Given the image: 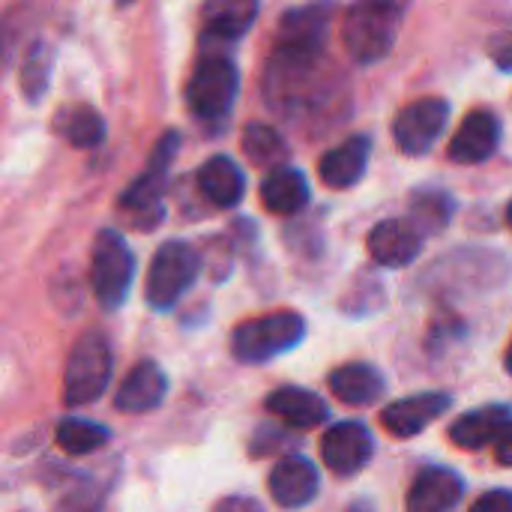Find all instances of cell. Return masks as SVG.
<instances>
[{
    "label": "cell",
    "instance_id": "18",
    "mask_svg": "<svg viewBox=\"0 0 512 512\" xmlns=\"http://www.w3.org/2000/svg\"><path fill=\"white\" fill-rule=\"evenodd\" d=\"M330 6H303L291 9L282 24H279V48L291 51H306V54H321L327 42V27H330Z\"/></svg>",
    "mask_w": 512,
    "mask_h": 512
},
{
    "label": "cell",
    "instance_id": "3",
    "mask_svg": "<svg viewBox=\"0 0 512 512\" xmlns=\"http://www.w3.org/2000/svg\"><path fill=\"white\" fill-rule=\"evenodd\" d=\"M111 348L99 333H87L69 351L63 369V402L69 408H81L96 402L111 381Z\"/></svg>",
    "mask_w": 512,
    "mask_h": 512
},
{
    "label": "cell",
    "instance_id": "13",
    "mask_svg": "<svg viewBox=\"0 0 512 512\" xmlns=\"http://www.w3.org/2000/svg\"><path fill=\"white\" fill-rule=\"evenodd\" d=\"M318 471L303 456H288L270 471V498L285 510H300L318 495Z\"/></svg>",
    "mask_w": 512,
    "mask_h": 512
},
{
    "label": "cell",
    "instance_id": "34",
    "mask_svg": "<svg viewBox=\"0 0 512 512\" xmlns=\"http://www.w3.org/2000/svg\"><path fill=\"white\" fill-rule=\"evenodd\" d=\"M3 51H6V39H3V30H0V60H3Z\"/></svg>",
    "mask_w": 512,
    "mask_h": 512
},
{
    "label": "cell",
    "instance_id": "6",
    "mask_svg": "<svg viewBox=\"0 0 512 512\" xmlns=\"http://www.w3.org/2000/svg\"><path fill=\"white\" fill-rule=\"evenodd\" d=\"M198 270H201V258L189 243L180 240L165 243L153 255L147 270V300L156 309L174 306L186 294V288L198 279Z\"/></svg>",
    "mask_w": 512,
    "mask_h": 512
},
{
    "label": "cell",
    "instance_id": "32",
    "mask_svg": "<svg viewBox=\"0 0 512 512\" xmlns=\"http://www.w3.org/2000/svg\"><path fill=\"white\" fill-rule=\"evenodd\" d=\"M495 447H498V462L501 465H512V426L504 432V438Z\"/></svg>",
    "mask_w": 512,
    "mask_h": 512
},
{
    "label": "cell",
    "instance_id": "21",
    "mask_svg": "<svg viewBox=\"0 0 512 512\" xmlns=\"http://www.w3.org/2000/svg\"><path fill=\"white\" fill-rule=\"evenodd\" d=\"M258 6L249 0H216L204 6V42H234L255 21Z\"/></svg>",
    "mask_w": 512,
    "mask_h": 512
},
{
    "label": "cell",
    "instance_id": "25",
    "mask_svg": "<svg viewBox=\"0 0 512 512\" xmlns=\"http://www.w3.org/2000/svg\"><path fill=\"white\" fill-rule=\"evenodd\" d=\"M450 213L453 201L444 192H417L411 198V228L420 237L444 231L450 225Z\"/></svg>",
    "mask_w": 512,
    "mask_h": 512
},
{
    "label": "cell",
    "instance_id": "16",
    "mask_svg": "<svg viewBox=\"0 0 512 512\" xmlns=\"http://www.w3.org/2000/svg\"><path fill=\"white\" fill-rule=\"evenodd\" d=\"M165 393H168L165 372L156 363L144 360L123 378V384L114 396V408L123 414H147L165 399Z\"/></svg>",
    "mask_w": 512,
    "mask_h": 512
},
{
    "label": "cell",
    "instance_id": "10",
    "mask_svg": "<svg viewBox=\"0 0 512 512\" xmlns=\"http://www.w3.org/2000/svg\"><path fill=\"white\" fill-rule=\"evenodd\" d=\"M498 141H501V120L492 111L477 108L462 120V126L450 138L447 156L450 162L459 165H480L498 150Z\"/></svg>",
    "mask_w": 512,
    "mask_h": 512
},
{
    "label": "cell",
    "instance_id": "31",
    "mask_svg": "<svg viewBox=\"0 0 512 512\" xmlns=\"http://www.w3.org/2000/svg\"><path fill=\"white\" fill-rule=\"evenodd\" d=\"M213 512H261L252 498H225Z\"/></svg>",
    "mask_w": 512,
    "mask_h": 512
},
{
    "label": "cell",
    "instance_id": "22",
    "mask_svg": "<svg viewBox=\"0 0 512 512\" xmlns=\"http://www.w3.org/2000/svg\"><path fill=\"white\" fill-rule=\"evenodd\" d=\"M330 390L345 405H372L384 396V378L369 363H348L330 375Z\"/></svg>",
    "mask_w": 512,
    "mask_h": 512
},
{
    "label": "cell",
    "instance_id": "27",
    "mask_svg": "<svg viewBox=\"0 0 512 512\" xmlns=\"http://www.w3.org/2000/svg\"><path fill=\"white\" fill-rule=\"evenodd\" d=\"M108 441V429L105 426H96L90 420H78V417H69L57 426V444L63 453L69 456H84V453H93L99 450L102 444Z\"/></svg>",
    "mask_w": 512,
    "mask_h": 512
},
{
    "label": "cell",
    "instance_id": "2",
    "mask_svg": "<svg viewBox=\"0 0 512 512\" xmlns=\"http://www.w3.org/2000/svg\"><path fill=\"white\" fill-rule=\"evenodd\" d=\"M303 336H306V321L297 312H273L240 324L231 336V351L243 363H267L297 348Z\"/></svg>",
    "mask_w": 512,
    "mask_h": 512
},
{
    "label": "cell",
    "instance_id": "8",
    "mask_svg": "<svg viewBox=\"0 0 512 512\" xmlns=\"http://www.w3.org/2000/svg\"><path fill=\"white\" fill-rule=\"evenodd\" d=\"M375 456V438L363 423H339L321 438V459L339 477L360 474Z\"/></svg>",
    "mask_w": 512,
    "mask_h": 512
},
{
    "label": "cell",
    "instance_id": "28",
    "mask_svg": "<svg viewBox=\"0 0 512 512\" xmlns=\"http://www.w3.org/2000/svg\"><path fill=\"white\" fill-rule=\"evenodd\" d=\"M51 45L45 42H36L27 57H24V66H21V90L30 102H39L48 81H51Z\"/></svg>",
    "mask_w": 512,
    "mask_h": 512
},
{
    "label": "cell",
    "instance_id": "35",
    "mask_svg": "<svg viewBox=\"0 0 512 512\" xmlns=\"http://www.w3.org/2000/svg\"><path fill=\"white\" fill-rule=\"evenodd\" d=\"M507 225H510V231H512V201H510V207H507Z\"/></svg>",
    "mask_w": 512,
    "mask_h": 512
},
{
    "label": "cell",
    "instance_id": "23",
    "mask_svg": "<svg viewBox=\"0 0 512 512\" xmlns=\"http://www.w3.org/2000/svg\"><path fill=\"white\" fill-rule=\"evenodd\" d=\"M198 186L204 192L207 201H213L216 207H234L240 204L243 198V189H246V180H243V171L237 168L234 159L228 156H213L201 165L198 171Z\"/></svg>",
    "mask_w": 512,
    "mask_h": 512
},
{
    "label": "cell",
    "instance_id": "5",
    "mask_svg": "<svg viewBox=\"0 0 512 512\" xmlns=\"http://www.w3.org/2000/svg\"><path fill=\"white\" fill-rule=\"evenodd\" d=\"M132 276H135V258L126 240L111 228L99 231L93 243V258H90V285H93L96 300L105 309H117L126 300Z\"/></svg>",
    "mask_w": 512,
    "mask_h": 512
},
{
    "label": "cell",
    "instance_id": "15",
    "mask_svg": "<svg viewBox=\"0 0 512 512\" xmlns=\"http://www.w3.org/2000/svg\"><path fill=\"white\" fill-rule=\"evenodd\" d=\"M372 141L366 135H351L339 147L327 150L318 162V177L330 189H351L363 180L369 165Z\"/></svg>",
    "mask_w": 512,
    "mask_h": 512
},
{
    "label": "cell",
    "instance_id": "7",
    "mask_svg": "<svg viewBox=\"0 0 512 512\" xmlns=\"http://www.w3.org/2000/svg\"><path fill=\"white\" fill-rule=\"evenodd\" d=\"M447 120H450V105H447V99L426 96V99L408 102V105L396 114V120H393L396 147H399L405 156H426V153L438 144V138L444 135Z\"/></svg>",
    "mask_w": 512,
    "mask_h": 512
},
{
    "label": "cell",
    "instance_id": "33",
    "mask_svg": "<svg viewBox=\"0 0 512 512\" xmlns=\"http://www.w3.org/2000/svg\"><path fill=\"white\" fill-rule=\"evenodd\" d=\"M504 366H507V372L512 375V342H510V348H507V357H504Z\"/></svg>",
    "mask_w": 512,
    "mask_h": 512
},
{
    "label": "cell",
    "instance_id": "29",
    "mask_svg": "<svg viewBox=\"0 0 512 512\" xmlns=\"http://www.w3.org/2000/svg\"><path fill=\"white\" fill-rule=\"evenodd\" d=\"M489 57L495 60L498 69L512 72V30L507 33H498L492 42H489Z\"/></svg>",
    "mask_w": 512,
    "mask_h": 512
},
{
    "label": "cell",
    "instance_id": "14",
    "mask_svg": "<svg viewBox=\"0 0 512 512\" xmlns=\"http://www.w3.org/2000/svg\"><path fill=\"white\" fill-rule=\"evenodd\" d=\"M465 495V483L450 468H426L417 474L405 512H453Z\"/></svg>",
    "mask_w": 512,
    "mask_h": 512
},
{
    "label": "cell",
    "instance_id": "4",
    "mask_svg": "<svg viewBox=\"0 0 512 512\" xmlns=\"http://www.w3.org/2000/svg\"><path fill=\"white\" fill-rule=\"evenodd\" d=\"M237 84L240 78H237L234 60L225 57L222 51H204L186 87L189 108L204 120H219L231 111Z\"/></svg>",
    "mask_w": 512,
    "mask_h": 512
},
{
    "label": "cell",
    "instance_id": "1",
    "mask_svg": "<svg viewBox=\"0 0 512 512\" xmlns=\"http://www.w3.org/2000/svg\"><path fill=\"white\" fill-rule=\"evenodd\" d=\"M402 12H405L402 3H381V0L354 3L345 12V24H342V42L348 54L357 63L384 60L399 36Z\"/></svg>",
    "mask_w": 512,
    "mask_h": 512
},
{
    "label": "cell",
    "instance_id": "26",
    "mask_svg": "<svg viewBox=\"0 0 512 512\" xmlns=\"http://www.w3.org/2000/svg\"><path fill=\"white\" fill-rule=\"evenodd\" d=\"M243 150H246V156H249L255 165L270 168V171L282 168V159L288 156L282 135H279L273 126H264V123L246 126V132H243Z\"/></svg>",
    "mask_w": 512,
    "mask_h": 512
},
{
    "label": "cell",
    "instance_id": "11",
    "mask_svg": "<svg viewBox=\"0 0 512 512\" xmlns=\"http://www.w3.org/2000/svg\"><path fill=\"white\" fill-rule=\"evenodd\" d=\"M369 258L387 270H402L414 264L423 252V237L411 228V222L402 219H384L369 231L366 240Z\"/></svg>",
    "mask_w": 512,
    "mask_h": 512
},
{
    "label": "cell",
    "instance_id": "19",
    "mask_svg": "<svg viewBox=\"0 0 512 512\" xmlns=\"http://www.w3.org/2000/svg\"><path fill=\"white\" fill-rule=\"evenodd\" d=\"M267 411L291 429H315L327 420V405L312 390L279 387L267 396Z\"/></svg>",
    "mask_w": 512,
    "mask_h": 512
},
{
    "label": "cell",
    "instance_id": "12",
    "mask_svg": "<svg viewBox=\"0 0 512 512\" xmlns=\"http://www.w3.org/2000/svg\"><path fill=\"white\" fill-rule=\"evenodd\" d=\"M447 408H450V396H444V393L408 396L381 411V426L393 438H414V435L426 432L438 417H444Z\"/></svg>",
    "mask_w": 512,
    "mask_h": 512
},
{
    "label": "cell",
    "instance_id": "9",
    "mask_svg": "<svg viewBox=\"0 0 512 512\" xmlns=\"http://www.w3.org/2000/svg\"><path fill=\"white\" fill-rule=\"evenodd\" d=\"M177 141H180L177 132H168V135L159 141V147L153 150V156H150L144 174L126 189V195H123V201H120L126 210H132V213H147V216H153V222L159 219V213H162V183H165L168 165H171V159H174V153H177Z\"/></svg>",
    "mask_w": 512,
    "mask_h": 512
},
{
    "label": "cell",
    "instance_id": "17",
    "mask_svg": "<svg viewBox=\"0 0 512 512\" xmlns=\"http://www.w3.org/2000/svg\"><path fill=\"white\" fill-rule=\"evenodd\" d=\"M512 426L510 408L504 405H486L465 417H459L450 426V441L462 450H483L504 438V432Z\"/></svg>",
    "mask_w": 512,
    "mask_h": 512
},
{
    "label": "cell",
    "instance_id": "20",
    "mask_svg": "<svg viewBox=\"0 0 512 512\" xmlns=\"http://www.w3.org/2000/svg\"><path fill=\"white\" fill-rule=\"evenodd\" d=\"M261 204L276 216H294L309 204V183L297 168H276L261 183Z\"/></svg>",
    "mask_w": 512,
    "mask_h": 512
},
{
    "label": "cell",
    "instance_id": "30",
    "mask_svg": "<svg viewBox=\"0 0 512 512\" xmlns=\"http://www.w3.org/2000/svg\"><path fill=\"white\" fill-rule=\"evenodd\" d=\"M468 512H512V492L495 489V492L483 495Z\"/></svg>",
    "mask_w": 512,
    "mask_h": 512
},
{
    "label": "cell",
    "instance_id": "24",
    "mask_svg": "<svg viewBox=\"0 0 512 512\" xmlns=\"http://www.w3.org/2000/svg\"><path fill=\"white\" fill-rule=\"evenodd\" d=\"M57 132L81 150L99 147L105 138V120L90 105H72L57 114Z\"/></svg>",
    "mask_w": 512,
    "mask_h": 512
}]
</instances>
